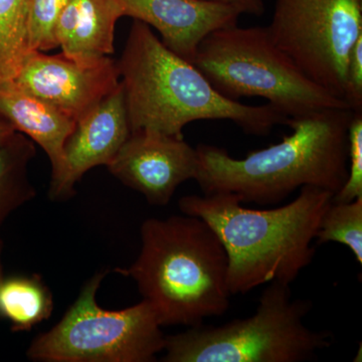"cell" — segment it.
I'll return each mask as SVG.
<instances>
[{
	"label": "cell",
	"instance_id": "cell-1",
	"mask_svg": "<svg viewBox=\"0 0 362 362\" xmlns=\"http://www.w3.org/2000/svg\"><path fill=\"white\" fill-rule=\"evenodd\" d=\"M354 112L327 109L288 119L282 141L233 158L223 147L201 144L197 182L204 194L228 192L242 204H280L299 188L337 194L349 176V127Z\"/></svg>",
	"mask_w": 362,
	"mask_h": 362
},
{
	"label": "cell",
	"instance_id": "cell-2",
	"mask_svg": "<svg viewBox=\"0 0 362 362\" xmlns=\"http://www.w3.org/2000/svg\"><path fill=\"white\" fill-rule=\"evenodd\" d=\"M332 192L303 187L296 199L271 209L243 206L228 192L187 195L181 213L206 221L225 247L230 295L246 294L271 282L291 285L312 263L315 240Z\"/></svg>",
	"mask_w": 362,
	"mask_h": 362
},
{
	"label": "cell",
	"instance_id": "cell-3",
	"mask_svg": "<svg viewBox=\"0 0 362 362\" xmlns=\"http://www.w3.org/2000/svg\"><path fill=\"white\" fill-rule=\"evenodd\" d=\"M117 65L131 132L183 137V128L195 121L228 120L246 134L266 136L288 120L271 105L250 106L223 97L194 64L168 49L140 21H133Z\"/></svg>",
	"mask_w": 362,
	"mask_h": 362
},
{
	"label": "cell",
	"instance_id": "cell-4",
	"mask_svg": "<svg viewBox=\"0 0 362 362\" xmlns=\"http://www.w3.org/2000/svg\"><path fill=\"white\" fill-rule=\"evenodd\" d=\"M140 233L139 256L118 272L137 283L161 327H194L228 311V255L206 221L187 214L149 218Z\"/></svg>",
	"mask_w": 362,
	"mask_h": 362
},
{
	"label": "cell",
	"instance_id": "cell-5",
	"mask_svg": "<svg viewBox=\"0 0 362 362\" xmlns=\"http://www.w3.org/2000/svg\"><path fill=\"white\" fill-rule=\"evenodd\" d=\"M192 64L223 97H259L287 119L350 109L300 70L274 44L267 26H228L209 33Z\"/></svg>",
	"mask_w": 362,
	"mask_h": 362
},
{
	"label": "cell",
	"instance_id": "cell-6",
	"mask_svg": "<svg viewBox=\"0 0 362 362\" xmlns=\"http://www.w3.org/2000/svg\"><path fill=\"white\" fill-rule=\"evenodd\" d=\"M309 300L294 299L289 284L271 282L254 315L220 326L204 324L165 337V362H301L332 344L327 331L304 322Z\"/></svg>",
	"mask_w": 362,
	"mask_h": 362
},
{
	"label": "cell",
	"instance_id": "cell-7",
	"mask_svg": "<svg viewBox=\"0 0 362 362\" xmlns=\"http://www.w3.org/2000/svg\"><path fill=\"white\" fill-rule=\"evenodd\" d=\"M106 272L84 288L51 330L40 334L26 356L44 362H150L165 346V335L152 305L140 303L119 311L105 310L96 294Z\"/></svg>",
	"mask_w": 362,
	"mask_h": 362
},
{
	"label": "cell",
	"instance_id": "cell-8",
	"mask_svg": "<svg viewBox=\"0 0 362 362\" xmlns=\"http://www.w3.org/2000/svg\"><path fill=\"white\" fill-rule=\"evenodd\" d=\"M267 28L307 77L344 100L350 52L362 35V0H276Z\"/></svg>",
	"mask_w": 362,
	"mask_h": 362
},
{
	"label": "cell",
	"instance_id": "cell-9",
	"mask_svg": "<svg viewBox=\"0 0 362 362\" xmlns=\"http://www.w3.org/2000/svg\"><path fill=\"white\" fill-rule=\"evenodd\" d=\"M14 81L77 123L116 89L120 73L109 57L82 64L63 52L47 56L44 52L30 51Z\"/></svg>",
	"mask_w": 362,
	"mask_h": 362
},
{
	"label": "cell",
	"instance_id": "cell-10",
	"mask_svg": "<svg viewBox=\"0 0 362 362\" xmlns=\"http://www.w3.org/2000/svg\"><path fill=\"white\" fill-rule=\"evenodd\" d=\"M107 168L149 204L165 206L181 183L195 180L199 159L183 137L140 130L130 133Z\"/></svg>",
	"mask_w": 362,
	"mask_h": 362
},
{
	"label": "cell",
	"instance_id": "cell-11",
	"mask_svg": "<svg viewBox=\"0 0 362 362\" xmlns=\"http://www.w3.org/2000/svg\"><path fill=\"white\" fill-rule=\"evenodd\" d=\"M131 131L121 82L95 108L77 121L64 145L63 175L49 187V199H70L74 187L96 166H108Z\"/></svg>",
	"mask_w": 362,
	"mask_h": 362
},
{
	"label": "cell",
	"instance_id": "cell-12",
	"mask_svg": "<svg viewBox=\"0 0 362 362\" xmlns=\"http://www.w3.org/2000/svg\"><path fill=\"white\" fill-rule=\"evenodd\" d=\"M125 16L160 33L162 44L192 64L197 47L214 30L239 23L232 7L204 0H120Z\"/></svg>",
	"mask_w": 362,
	"mask_h": 362
},
{
	"label": "cell",
	"instance_id": "cell-13",
	"mask_svg": "<svg viewBox=\"0 0 362 362\" xmlns=\"http://www.w3.org/2000/svg\"><path fill=\"white\" fill-rule=\"evenodd\" d=\"M125 16L120 0H69L56 26L65 56L92 64L114 52L117 21Z\"/></svg>",
	"mask_w": 362,
	"mask_h": 362
},
{
	"label": "cell",
	"instance_id": "cell-14",
	"mask_svg": "<svg viewBox=\"0 0 362 362\" xmlns=\"http://www.w3.org/2000/svg\"><path fill=\"white\" fill-rule=\"evenodd\" d=\"M0 114L14 129L45 150L52 164L51 187L56 185L63 175L64 145L75 121L26 92L14 80L0 83Z\"/></svg>",
	"mask_w": 362,
	"mask_h": 362
},
{
	"label": "cell",
	"instance_id": "cell-15",
	"mask_svg": "<svg viewBox=\"0 0 362 362\" xmlns=\"http://www.w3.org/2000/svg\"><path fill=\"white\" fill-rule=\"evenodd\" d=\"M52 312L51 292L37 276H14L0 283V318L11 323V330H30Z\"/></svg>",
	"mask_w": 362,
	"mask_h": 362
},
{
	"label": "cell",
	"instance_id": "cell-16",
	"mask_svg": "<svg viewBox=\"0 0 362 362\" xmlns=\"http://www.w3.org/2000/svg\"><path fill=\"white\" fill-rule=\"evenodd\" d=\"M35 156L33 140L20 132L0 147V226L9 214L35 197L28 173Z\"/></svg>",
	"mask_w": 362,
	"mask_h": 362
},
{
	"label": "cell",
	"instance_id": "cell-17",
	"mask_svg": "<svg viewBox=\"0 0 362 362\" xmlns=\"http://www.w3.org/2000/svg\"><path fill=\"white\" fill-rule=\"evenodd\" d=\"M30 0H0V83L18 75L28 47Z\"/></svg>",
	"mask_w": 362,
	"mask_h": 362
},
{
	"label": "cell",
	"instance_id": "cell-18",
	"mask_svg": "<svg viewBox=\"0 0 362 362\" xmlns=\"http://www.w3.org/2000/svg\"><path fill=\"white\" fill-rule=\"evenodd\" d=\"M316 246L334 242L349 247L362 265V197L349 202H331L317 230Z\"/></svg>",
	"mask_w": 362,
	"mask_h": 362
},
{
	"label": "cell",
	"instance_id": "cell-19",
	"mask_svg": "<svg viewBox=\"0 0 362 362\" xmlns=\"http://www.w3.org/2000/svg\"><path fill=\"white\" fill-rule=\"evenodd\" d=\"M69 0H30L28 13V47L47 52L58 47L56 26Z\"/></svg>",
	"mask_w": 362,
	"mask_h": 362
},
{
	"label": "cell",
	"instance_id": "cell-20",
	"mask_svg": "<svg viewBox=\"0 0 362 362\" xmlns=\"http://www.w3.org/2000/svg\"><path fill=\"white\" fill-rule=\"evenodd\" d=\"M349 176L333 195V202H349L362 197V111L354 112L349 127Z\"/></svg>",
	"mask_w": 362,
	"mask_h": 362
},
{
	"label": "cell",
	"instance_id": "cell-21",
	"mask_svg": "<svg viewBox=\"0 0 362 362\" xmlns=\"http://www.w3.org/2000/svg\"><path fill=\"white\" fill-rule=\"evenodd\" d=\"M344 101L352 111H362V35L350 52Z\"/></svg>",
	"mask_w": 362,
	"mask_h": 362
},
{
	"label": "cell",
	"instance_id": "cell-22",
	"mask_svg": "<svg viewBox=\"0 0 362 362\" xmlns=\"http://www.w3.org/2000/svg\"><path fill=\"white\" fill-rule=\"evenodd\" d=\"M204 1L214 2V4H223L235 9L242 14L259 16H264L266 11L265 0H204Z\"/></svg>",
	"mask_w": 362,
	"mask_h": 362
},
{
	"label": "cell",
	"instance_id": "cell-23",
	"mask_svg": "<svg viewBox=\"0 0 362 362\" xmlns=\"http://www.w3.org/2000/svg\"><path fill=\"white\" fill-rule=\"evenodd\" d=\"M16 132L11 123L0 114V147L6 145Z\"/></svg>",
	"mask_w": 362,
	"mask_h": 362
},
{
	"label": "cell",
	"instance_id": "cell-24",
	"mask_svg": "<svg viewBox=\"0 0 362 362\" xmlns=\"http://www.w3.org/2000/svg\"><path fill=\"white\" fill-rule=\"evenodd\" d=\"M1 250H2V242L0 240V257H1ZM4 273H2V266H1V258H0V283L4 280Z\"/></svg>",
	"mask_w": 362,
	"mask_h": 362
}]
</instances>
